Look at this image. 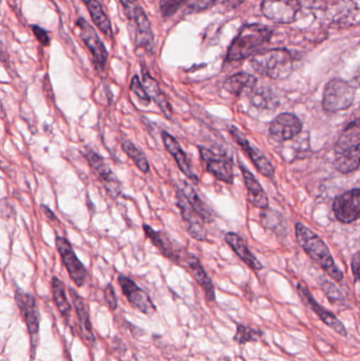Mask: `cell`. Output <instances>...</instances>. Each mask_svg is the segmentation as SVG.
<instances>
[{
    "label": "cell",
    "instance_id": "obj_20",
    "mask_svg": "<svg viewBox=\"0 0 360 361\" xmlns=\"http://www.w3.org/2000/svg\"><path fill=\"white\" fill-rule=\"evenodd\" d=\"M87 160H88L93 170L98 173V177L105 183L108 191H110L113 195H119V191H121L119 179H117L114 173L109 168L108 165L105 163L102 157L98 153L90 151V152L87 153Z\"/></svg>",
    "mask_w": 360,
    "mask_h": 361
},
{
    "label": "cell",
    "instance_id": "obj_36",
    "mask_svg": "<svg viewBox=\"0 0 360 361\" xmlns=\"http://www.w3.org/2000/svg\"><path fill=\"white\" fill-rule=\"evenodd\" d=\"M217 0H193L188 6V10L193 13L196 12H202L204 10L209 9L214 5Z\"/></svg>",
    "mask_w": 360,
    "mask_h": 361
},
{
    "label": "cell",
    "instance_id": "obj_22",
    "mask_svg": "<svg viewBox=\"0 0 360 361\" xmlns=\"http://www.w3.org/2000/svg\"><path fill=\"white\" fill-rule=\"evenodd\" d=\"M257 78L250 73L241 72L230 76L224 82V89L234 96H250L256 88Z\"/></svg>",
    "mask_w": 360,
    "mask_h": 361
},
{
    "label": "cell",
    "instance_id": "obj_28",
    "mask_svg": "<svg viewBox=\"0 0 360 361\" xmlns=\"http://www.w3.org/2000/svg\"><path fill=\"white\" fill-rule=\"evenodd\" d=\"M181 191H183L186 199L188 200L190 205L195 209V211H197L198 215L201 217V219L203 220L204 222H206V223H212V222L214 221L212 211L208 209V207L206 206L205 203L202 201L201 197L198 195L197 191L193 188V186H190L187 183H184L183 189H181Z\"/></svg>",
    "mask_w": 360,
    "mask_h": 361
},
{
    "label": "cell",
    "instance_id": "obj_35",
    "mask_svg": "<svg viewBox=\"0 0 360 361\" xmlns=\"http://www.w3.org/2000/svg\"><path fill=\"white\" fill-rule=\"evenodd\" d=\"M323 290H325V295L329 298V301L334 302V303H335V302L343 301V296L341 290L336 288L331 282L325 281V283L323 284Z\"/></svg>",
    "mask_w": 360,
    "mask_h": 361
},
{
    "label": "cell",
    "instance_id": "obj_18",
    "mask_svg": "<svg viewBox=\"0 0 360 361\" xmlns=\"http://www.w3.org/2000/svg\"><path fill=\"white\" fill-rule=\"evenodd\" d=\"M162 139H163L165 148L167 149L168 152L173 155V159H175V162H177L179 168L181 169L182 173H183L188 179H191L193 182L198 183L199 177L194 173L191 165H190L189 161H188L187 157H186L185 152H184L179 142L173 138V135L165 132V131L162 133Z\"/></svg>",
    "mask_w": 360,
    "mask_h": 361
},
{
    "label": "cell",
    "instance_id": "obj_10",
    "mask_svg": "<svg viewBox=\"0 0 360 361\" xmlns=\"http://www.w3.org/2000/svg\"><path fill=\"white\" fill-rule=\"evenodd\" d=\"M336 219L341 223H353L360 215V189L355 188L336 197L333 203Z\"/></svg>",
    "mask_w": 360,
    "mask_h": 361
},
{
    "label": "cell",
    "instance_id": "obj_7",
    "mask_svg": "<svg viewBox=\"0 0 360 361\" xmlns=\"http://www.w3.org/2000/svg\"><path fill=\"white\" fill-rule=\"evenodd\" d=\"M302 0H263L262 12L276 24H291L301 10Z\"/></svg>",
    "mask_w": 360,
    "mask_h": 361
},
{
    "label": "cell",
    "instance_id": "obj_26",
    "mask_svg": "<svg viewBox=\"0 0 360 361\" xmlns=\"http://www.w3.org/2000/svg\"><path fill=\"white\" fill-rule=\"evenodd\" d=\"M85 5L88 8L89 13L92 18L94 25L105 34V35L112 37V26L110 19L105 13L103 6L98 0H83Z\"/></svg>",
    "mask_w": 360,
    "mask_h": 361
},
{
    "label": "cell",
    "instance_id": "obj_33",
    "mask_svg": "<svg viewBox=\"0 0 360 361\" xmlns=\"http://www.w3.org/2000/svg\"><path fill=\"white\" fill-rule=\"evenodd\" d=\"M188 0H162L161 3H160L162 15L164 17H171L173 14L177 13L180 8Z\"/></svg>",
    "mask_w": 360,
    "mask_h": 361
},
{
    "label": "cell",
    "instance_id": "obj_16",
    "mask_svg": "<svg viewBox=\"0 0 360 361\" xmlns=\"http://www.w3.org/2000/svg\"><path fill=\"white\" fill-rule=\"evenodd\" d=\"M119 284L122 288L127 299L135 308L147 315L153 314L155 312V306L149 296L142 288H139L130 278L123 275L119 276Z\"/></svg>",
    "mask_w": 360,
    "mask_h": 361
},
{
    "label": "cell",
    "instance_id": "obj_23",
    "mask_svg": "<svg viewBox=\"0 0 360 361\" xmlns=\"http://www.w3.org/2000/svg\"><path fill=\"white\" fill-rule=\"evenodd\" d=\"M225 241L228 245L232 248V251L238 255V257L252 270H261L263 268L262 264L258 259L252 255V252L248 249L246 240L234 233H228L225 235Z\"/></svg>",
    "mask_w": 360,
    "mask_h": 361
},
{
    "label": "cell",
    "instance_id": "obj_12",
    "mask_svg": "<svg viewBox=\"0 0 360 361\" xmlns=\"http://www.w3.org/2000/svg\"><path fill=\"white\" fill-rule=\"evenodd\" d=\"M56 247L58 253L62 256V262L68 270L71 279L74 280V283L78 286L84 285L87 278V270L80 259L76 257L70 242L66 238L58 237Z\"/></svg>",
    "mask_w": 360,
    "mask_h": 361
},
{
    "label": "cell",
    "instance_id": "obj_2",
    "mask_svg": "<svg viewBox=\"0 0 360 361\" xmlns=\"http://www.w3.org/2000/svg\"><path fill=\"white\" fill-rule=\"evenodd\" d=\"M334 166L341 173H350L359 168L360 126L356 118L348 125L336 143Z\"/></svg>",
    "mask_w": 360,
    "mask_h": 361
},
{
    "label": "cell",
    "instance_id": "obj_37",
    "mask_svg": "<svg viewBox=\"0 0 360 361\" xmlns=\"http://www.w3.org/2000/svg\"><path fill=\"white\" fill-rule=\"evenodd\" d=\"M32 31H33L36 39H37L44 47L50 46L49 35H48V33H46L42 28L38 27V26H32Z\"/></svg>",
    "mask_w": 360,
    "mask_h": 361
},
{
    "label": "cell",
    "instance_id": "obj_29",
    "mask_svg": "<svg viewBox=\"0 0 360 361\" xmlns=\"http://www.w3.org/2000/svg\"><path fill=\"white\" fill-rule=\"evenodd\" d=\"M52 292L58 310L62 315V317L68 319L70 317L71 306L67 298L64 283L58 277L52 279Z\"/></svg>",
    "mask_w": 360,
    "mask_h": 361
},
{
    "label": "cell",
    "instance_id": "obj_5",
    "mask_svg": "<svg viewBox=\"0 0 360 361\" xmlns=\"http://www.w3.org/2000/svg\"><path fill=\"white\" fill-rule=\"evenodd\" d=\"M355 98V89L351 84L339 78H334L327 82L323 92V110L329 114L347 110L352 106Z\"/></svg>",
    "mask_w": 360,
    "mask_h": 361
},
{
    "label": "cell",
    "instance_id": "obj_19",
    "mask_svg": "<svg viewBox=\"0 0 360 361\" xmlns=\"http://www.w3.org/2000/svg\"><path fill=\"white\" fill-rule=\"evenodd\" d=\"M239 167H240V170H241L242 175H243L244 182H246L248 201L254 206L258 207V209H268L270 201H268V195H266L263 187L261 186L260 183L258 182V179L255 177V175L242 163H240Z\"/></svg>",
    "mask_w": 360,
    "mask_h": 361
},
{
    "label": "cell",
    "instance_id": "obj_30",
    "mask_svg": "<svg viewBox=\"0 0 360 361\" xmlns=\"http://www.w3.org/2000/svg\"><path fill=\"white\" fill-rule=\"evenodd\" d=\"M250 96V102L256 108L271 110L278 107V100L276 96L271 91L270 89L261 88L257 91H252Z\"/></svg>",
    "mask_w": 360,
    "mask_h": 361
},
{
    "label": "cell",
    "instance_id": "obj_25",
    "mask_svg": "<svg viewBox=\"0 0 360 361\" xmlns=\"http://www.w3.org/2000/svg\"><path fill=\"white\" fill-rule=\"evenodd\" d=\"M143 78L144 84H145L144 88L146 90L148 96H151V98H153L155 104L163 111L164 116H165L168 120H171V118H173V108H171V103L167 100L165 94H164L161 89H160L157 82H155L148 73H145V72L143 73Z\"/></svg>",
    "mask_w": 360,
    "mask_h": 361
},
{
    "label": "cell",
    "instance_id": "obj_3",
    "mask_svg": "<svg viewBox=\"0 0 360 361\" xmlns=\"http://www.w3.org/2000/svg\"><path fill=\"white\" fill-rule=\"evenodd\" d=\"M272 37V31L264 26L246 25L234 38L228 49V60L239 62L250 58L252 54L268 42Z\"/></svg>",
    "mask_w": 360,
    "mask_h": 361
},
{
    "label": "cell",
    "instance_id": "obj_4",
    "mask_svg": "<svg viewBox=\"0 0 360 361\" xmlns=\"http://www.w3.org/2000/svg\"><path fill=\"white\" fill-rule=\"evenodd\" d=\"M250 64L259 74L272 80H284L292 73L294 58L289 50L272 49L255 54Z\"/></svg>",
    "mask_w": 360,
    "mask_h": 361
},
{
    "label": "cell",
    "instance_id": "obj_40",
    "mask_svg": "<svg viewBox=\"0 0 360 361\" xmlns=\"http://www.w3.org/2000/svg\"><path fill=\"white\" fill-rule=\"evenodd\" d=\"M246 0H223V5L228 9H234L243 3Z\"/></svg>",
    "mask_w": 360,
    "mask_h": 361
},
{
    "label": "cell",
    "instance_id": "obj_17",
    "mask_svg": "<svg viewBox=\"0 0 360 361\" xmlns=\"http://www.w3.org/2000/svg\"><path fill=\"white\" fill-rule=\"evenodd\" d=\"M15 299L22 316L25 318L30 334H37L40 328V314L35 298L27 292H22V290H16Z\"/></svg>",
    "mask_w": 360,
    "mask_h": 361
},
{
    "label": "cell",
    "instance_id": "obj_42",
    "mask_svg": "<svg viewBox=\"0 0 360 361\" xmlns=\"http://www.w3.org/2000/svg\"><path fill=\"white\" fill-rule=\"evenodd\" d=\"M42 211H44V213H46L48 217L50 218V219L56 220L55 215H54V213H52L51 209H48V207L46 206V205H42Z\"/></svg>",
    "mask_w": 360,
    "mask_h": 361
},
{
    "label": "cell",
    "instance_id": "obj_39",
    "mask_svg": "<svg viewBox=\"0 0 360 361\" xmlns=\"http://www.w3.org/2000/svg\"><path fill=\"white\" fill-rule=\"evenodd\" d=\"M359 254L356 253L355 255H354L353 259H352V272H353L355 281H358V279H359Z\"/></svg>",
    "mask_w": 360,
    "mask_h": 361
},
{
    "label": "cell",
    "instance_id": "obj_11",
    "mask_svg": "<svg viewBox=\"0 0 360 361\" xmlns=\"http://www.w3.org/2000/svg\"><path fill=\"white\" fill-rule=\"evenodd\" d=\"M76 25H78V31H80V38L92 53L95 64L100 69H104L105 66H106L107 58H108V52L105 48V44L101 40L100 36L96 33L94 28L84 18H80L76 22Z\"/></svg>",
    "mask_w": 360,
    "mask_h": 361
},
{
    "label": "cell",
    "instance_id": "obj_27",
    "mask_svg": "<svg viewBox=\"0 0 360 361\" xmlns=\"http://www.w3.org/2000/svg\"><path fill=\"white\" fill-rule=\"evenodd\" d=\"M69 292H70L71 298H72V301H74V306H76L78 317H80L84 336L86 337L89 342H94V335H93L92 332L90 316H89L88 310H87L86 303H85L84 299L78 295V292H76L74 288H70Z\"/></svg>",
    "mask_w": 360,
    "mask_h": 361
},
{
    "label": "cell",
    "instance_id": "obj_14",
    "mask_svg": "<svg viewBox=\"0 0 360 361\" xmlns=\"http://www.w3.org/2000/svg\"><path fill=\"white\" fill-rule=\"evenodd\" d=\"M177 204L181 211L182 218L187 224L189 235L198 241H205L207 239V234H206L205 227L203 225L204 221L198 215L195 209L190 205L182 191H177Z\"/></svg>",
    "mask_w": 360,
    "mask_h": 361
},
{
    "label": "cell",
    "instance_id": "obj_8",
    "mask_svg": "<svg viewBox=\"0 0 360 361\" xmlns=\"http://www.w3.org/2000/svg\"><path fill=\"white\" fill-rule=\"evenodd\" d=\"M230 134H232V139L234 142L240 146L244 153L248 155V159L252 161V164L256 167L257 170L264 175L266 177H274L275 168L273 166L272 163L268 161V157L263 155L260 150L254 148L252 145L248 143V139L246 135L239 130L236 126H232L230 128Z\"/></svg>",
    "mask_w": 360,
    "mask_h": 361
},
{
    "label": "cell",
    "instance_id": "obj_13",
    "mask_svg": "<svg viewBox=\"0 0 360 361\" xmlns=\"http://www.w3.org/2000/svg\"><path fill=\"white\" fill-rule=\"evenodd\" d=\"M302 130V122L293 114H281L273 120L270 134L279 142L290 141Z\"/></svg>",
    "mask_w": 360,
    "mask_h": 361
},
{
    "label": "cell",
    "instance_id": "obj_31",
    "mask_svg": "<svg viewBox=\"0 0 360 361\" xmlns=\"http://www.w3.org/2000/svg\"><path fill=\"white\" fill-rule=\"evenodd\" d=\"M122 147L123 150H124L125 152L127 153V155L130 157L131 160L135 162V164L137 165V168H139L142 173H149L151 166H149L148 160H147V157L144 155L143 151L139 150L130 141H125V142L123 143Z\"/></svg>",
    "mask_w": 360,
    "mask_h": 361
},
{
    "label": "cell",
    "instance_id": "obj_34",
    "mask_svg": "<svg viewBox=\"0 0 360 361\" xmlns=\"http://www.w3.org/2000/svg\"><path fill=\"white\" fill-rule=\"evenodd\" d=\"M131 91L135 94V96L139 98V100L143 103L144 105H149L151 104V96L147 94L146 90L144 88L143 85H142L141 80H139V76H135L131 80L130 84Z\"/></svg>",
    "mask_w": 360,
    "mask_h": 361
},
{
    "label": "cell",
    "instance_id": "obj_24",
    "mask_svg": "<svg viewBox=\"0 0 360 361\" xmlns=\"http://www.w3.org/2000/svg\"><path fill=\"white\" fill-rule=\"evenodd\" d=\"M185 264L186 266L189 268L191 274H193L196 281L203 288L204 292H205L206 299H207L208 301H214V284H212V280H210L205 270H204L203 266L200 263L199 259L195 257V256L188 255L187 257L185 258Z\"/></svg>",
    "mask_w": 360,
    "mask_h": 361
},
{
    "label": "cell",
    "instance_id": "obj_15",
    "mask_svg": "<svg viewBox=\"0 0 360 361\" xmlns=\"http://www.w3.org/2000/svg\"><path fill=\"white\" fill-rule=\"evenodd\" d=\"M297 288H298L300 297L311 306V310H314L316 315H318V317L323 320V324H327V326H329V328L335 331L336 333H338V334L343 335V336H347V330H345L343 322L338 319V317H337L335 314L329 312V310H325L323 306H321L320 304L314 299V297L311 296V292H309V288H307L305 284L300 282L298 286H297Z\"/></svg>",
    "mask_w": 360,
    "mask_h": 361
},
{
    "label": "cell",
    "instance_id": "obj_32",
    "mask_svg": "<svg viewBox=\"0 0 360 361\" xmlns=\"http://www.w3.org/2000/svg\"><path fill=\"white\" fill-rule=\"evenodd\" d=\"M261 334H262L261 331L248 328V326H239L234 340L240 344H244L246 342H257L260 338Z\"/></svg>",
    "mask_w": 360,
    "mask_h": 361
},
{
    "label": "cell",
    "instance_id": "obj_6",
    "mask_svg": "<svg viewBox=\"0 0 360 361\" xmlns=\"http://www.w3.org/2000/svg\"><path fill=\"white\" fill-rule=\"evenodd\" d=\"M124 8L125 14L135 24V39L141 47L151 48L153 44V33L151 21L139 5V0H119Z\"/></svg>",
    "mask_w": 360,
    "mask_h": 361
},
{
    "label": "cell",
    "instance_id": "obj_1",
    "mask_svg": "<svg viewBox=\"0 0 360 361\" xmlns=\"http://www.w3.org/2000/svg\"><path fill=\"white\" fill-rule=\"evenodd\" d=\"M296 237L299 245L305 249V253L314 260L332 279L336 282L343 281V272L336 265L331 252L319 236L307 229L303 224L297 223Z\"/></svg>",
    "mask_w": 360,
    "mask_h": 361
},
{
    "label": "cell",
    "instance_id": "obj_21",
    "mask_svg": "<svg viewBox=\"0 0 360 361\" xmlns=\"http://www.w3.org/2000/svg\"><path fill=\"white\" fill-rule=\"evenodd\" d=\"M144 231L146 237L151 240V243L155 246V247L165 256L168 259H171V261L175 262V263H180V256L179 252L175 249L173 246V242L168 238V236L165 233L162 231H155L153 227H149L147 224L144 225Z\"/></svg>",
    "mask_w": 360,
    "mask_h": 361
},
{
    "label": "cell",
    "instance_id": "obj_9",
    "mask_svg": "<svg viewBox=\"0 0 360 361\" xmlns=\"http://www.w3.org/2000/svg\"><path fill=\"white\" fill-rule=\"evenodd\" d=\"M199 151L208 173H212L214 177H217L222 182L228 184L234 182V168H232V161L230 157L216 155L205 147H199Z\"/></svg>",
    "mask_w": 360,
    "mask_h": 361
},
{
    "label": "cell",
    "instance_id": "obj_38",
    "mask_svg": "<svg viewBox=\"0 0 360 361\" xmlns=\"http://www.w3.org/2000/svg\"><path fill=\"white\" fill-rule=\"evenodd\" d=\"M105 300H106L107 304L111 310H117V298L115 295L114 288L111 284H109L106 288H105Z\"/></svg>",
    "mask_w": 360,
    "mask_h": 361
},
{
    "label": "cell",
    "instance_id": "obj_41",
    "mask_svg": "<svg viewBox=\"0 0 360 361\" xmlns=\"http://www.w3.org/2000/svg\"><path fill=\"white\" fill-rule=\"evenodd\" d=\"M8 60L9 58H8L7 52L3 49V44H0V60H3L5 64H7Z\"/></svg>",
    "mask_w": 360,
    "mask_h": 361
}]
</instances>
